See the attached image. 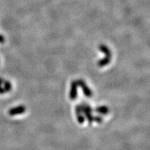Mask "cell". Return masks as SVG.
<instances>
[{"mask_svg":"<svg viewBox=\"0 0 150 150\" xmlns=\"http://www.w3.org/2000/svg\"><path fill=\"white\" fill-rule=\"evenodd\" d=\"M26 110V107L23 105H21V106H17V107H14L11 108L8 110V114L10 115H20V114L24 113Z\"/></svg>","mask_w":150,"mask_h":150,"instance_id":"cell-4","label":"cell"},{"mask_svg":"<svg viewBox=\"0 0 150 150\" xmlns=\"http://www.w3.org/2000/svg\"><path fill=\"white\" fill-rule=\"evenodd\" d=\"M95 111L98 113L101 114V115H107L109 112V108H108L106 106H97L95 108Z\"/></svg>","mask_w":150,"mask_h":150,"instance_id":"cell-7","label":"cell"},{"mask_svg":"<svg viewBox=\"0 0 150 150\" xmlns=\"http://www.w3.org/2000/svg\"><path fill=\"white\" fill-rule=\"evenodd\" d=\"M4 81V80L2 78H0V94H1V95H2V94L5 93L4 90L3 86H2Z\"/></svg>","mask_w":150,"mask_h":150,"instance_id":"cell-10","label":"cell"},{"mask_svg":"<svg viewBox=\"0 0 150 150\" xmlns=\"http://www.w3.org/2000/svg\"><path fill=\"white\" fill-rule=\"evenodd\" d=\"M112 57H108V56H105L104 59L99 60L97 63V65H98L99 67H104L107 65L108 64H109V63L110 62V60H111Z\"/></svg>","mask_w":150,"mask_h":150,"instance_id":"cell-8","label":"cell"},{"mask_svg":"<svg viewBox=\"0 0 150 150\" xmlns=\"http://www.w3.org/2000/svg\"><path fill=\"white\" fill-rule=\"evenodd\" d=\"M75 113H76L79 123L83 124L85 121V117H84L83 111H82L81 105H76V108H75Z\"/></svg>","mask_w":150,"mask_h":150,"instance_id":"cell-5","label":"cell"},{"mask_svg":"<svg viewBox=\"0 0 150 150\" xmlns=\"http://www.w3.org/2000/svg\"><path fill=\"white\" fill-rule=\"evenodd\" d=\"M3 85V88L4 90L5 93H8V92H10L11 91V89H12V85H11V82L8 81H4Z\"/></svg>","mask_w":150,"mask_h":150,"instance_id":"cell-9","label":"cell"},{"mask_svg":"<svg viewBox=\"0 0 150 150\" xmlns=\"http://www.w3.org/2000/svg\"><path fill=\"white\" fill-rule=\"evenodd\" d=\"M4 42V38L2 35L0 34V43H3Z\"/></svg>","mask_w":150,"mask_h":150,"instance_id":"cell-12","label":"cell"},{"mask_svg":"<svg viewBox=\"0 0 150 150\" xmlns=\"http://www.w3.org/2000/svg\"><path fill=\"white\" fill-rule=\"evenodd\" d=\"M81 105L82 107V111H83V113L84 114V117H86L88 122L90 125H91L93 122V118L94 117L93 116V114H92V108L91 106L88 104H86V103H83Z\"/></svg>","mask_w":150,"mask_h":150,"instance_id":"cell-1","label":"cell"},{"mask_svg":"<svg viewBox=\"0 0 150 150\" xmlns=\"http://www.w3.org/2000/svg\"><path fill=\"white\" fill-rule=\"evenodd\" d=\"M93 121H95L97 123H102L103 121V119L101 116L97 115V116H95V117L93 118Z\"/></svg>","mask_w":150,"mask_h":150,"instance_id":"cell-11","label":"cell"},{"mask_svg":"<svg viewBox=\"0 0 150 150\" xmlns=\"http://www.w3.org/2000/svg\"><path fill=\"white\" fill-rule=\"evenodd\" d=\"M76 83H77L78 86H79L82 89V91H83L86 97H91L93 96V92H92L88 86L86 85V82L83 80L79 79L78 81H76Z\"/></svg>","mask_w":150,"mask_h":150,"instance_id":"cell-2","label":"cell"},{"mask_svg":"<svg viewBox=\"0 0 150 150\" xmlns=\"http://www.w3.org/2000/svg\"><path fill=\"white\" fill-rule=\"evenodd\" d=\"M100 51L103 52L105 54V56H108V57H112V52H110L109 48L107 46L104 45H100L99 47Z\"/></svg>","mask_w":150,"mask_h":150,"instance_id":"cell-6","label":"cell"},{"mask_svg":"<svg viewBox=\"0 0 150 150\" xmlns=\"http://www.w3.org/2000/svg\"><path fill=\"white\" fill-rule=\"evenodd\" d=\"M78 85L76 81H73L71 82L70 91V98L71 100H74L77 97Z\"/></svg>","mask_w":150,"mask_h":150,"instance_id":"cell-3","label":"cell"}]
</instances>
